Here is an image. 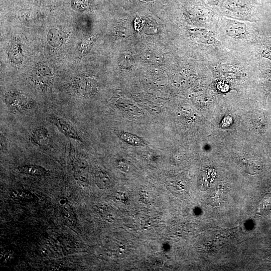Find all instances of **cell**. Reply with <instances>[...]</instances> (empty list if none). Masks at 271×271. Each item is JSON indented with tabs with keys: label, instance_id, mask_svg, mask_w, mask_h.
<instances>
[{
	"label": "cell",
	"instance_id": "6da1fadb",
	"mask_svg": "<svg viewBox=\"0 0 271 271\" xmlns=\"http://www.w3.org/2000/svg\"><path fill=\"white\" fill-rule=\"evenodd\" d=\"M5 101L9 110L14 114H20L32 109L35 101L25 94L17 90L6 93Z\"/></svg>",
	"mask_w": 271,
	"mask_h": 271
},
{
	"label": "cell",
	"instance_id": "7a4b0ae2",
	"mask_svg": "<svg viewBox=\"0 0 271 271\" xmlns=\"http://www.w3.org/2000/svg\"><path fill=\"white\" fill-rule=\"evenodd\" d=\"M96 81L89 77H77L72 81L71 88L74 93L84 97L90 96L97 90Z\"/></svg>",
	"mask_w": 271,
	"mask_h": 271
},
{
	"label": "cell",
	"instance_id": "3957f363",
	"mask_svg": "<svg viewBox=\"0 0 271 271\" xmlns=\"http://www.w3.org/2000/svg\"><path fill=\"white\" fill-rule=\"evenodd\" d=\"M47 120L66 137L78 141H82V138L74 127L65 119L54 115H50Z\"/></svg>",
	"mask_w": 271,
	"mask_h": 271
},
{
	"label": "cell",
	"instance_id": "277c9868",
	"mask_svg": "<svg viewBox=\"0 0 271 271\" xmlns=\"http://www.w3.org/2000/svg\"><path fill=\"white\" fill-rule=\"evenodd\" d=\"M29 140L32 144L42 149L48 148L51 143L49 131L43 126L33 129L29 135Z\"/></svg>",
	"mask_w": 271,
	"mask_h": 271
},
{
	"label": "cell",
	"instance_id": "5b68a950",
	"mask_svg": "<svg viewBox=\"0 0 271 271\" xmlns=\"http://www.w3.org/2000/svg\"><path fill=\"white\" fill-rule=\"evenodd\" d=\"M51 70L47 67H38L33 72L32 80L37 85L45 87L50 85L53 78Z\"/></svg>",
	"mask_w": 271,
	"mask_h": 271
},
{
	"label": "cell",
	"instance_id": "8992f818",
	"mask_svg": "<svg viewBox=\"0 0 271 271\" xmlns=\"http://www.w3.org/2000/svg\"><path fill=\"white\" fill-rule=\"evenodd\" d=\"M226 0L223 3V9H227L226 11L232 14L236 13V15H239L241 13H246L250 9V0Z\"/></svg>",
	"mask_w": 271,
	"mask_h": 271
},
{
	"label": "cell",
	"instance_id": "52a82bcc",
	"mask_svg": "<svg viewBox=\"0 0 271 271\" xmlns=\"http://www.w3.org/2000/svg\"><path fill=\"white\" fill-rule=\"evenodd\" d=\"M18 170L22 174L34 176H45L49 173L45 168L37 165H20Z\"/></svg>",
	"mask_w": 271,
	"mask_h": 271
},
{
	"label": "cell",
	"instance_id": "ba28073f",
	"mask_svg": "<svg viewBox=\"0 0 271 271\" xmlns=\"http://www.w3.org/2000/svg\"><path fill=\"white\" fill-rule=\"evenodd\" d=\"M94 178L97 185L100 188H107L111 184L110 177L105 171L100 169L96 170L94 173Z\"/></svg>",
	"mask_w": 271,
	"mask_h": 271
},
{
	"label": "cell",
	"instance_id": "9c48e42d",
	"mask_svg": "<svg viewBox=\"0 0 271 271\" xmlns=\"http://www.w3.org/2000/svg\"><path fill=\"white\" fill-rule=\"evenodd\" d=\"M121 138L126 143L134 146L142 145V141L137 137L128 133H122Z\"/></svg>",
	"mask_w": 271,
	"mask_h": 271
},
{
	"label": "cell",
	"instance_id": "30bf717a",
	"mask_svg": "<svg viewBox=\"0 0 271 271\" xmlns=\"http://www.w3.org/2000/svg\"><path fill=\"white\" fill-rule=\"evenodd\" d=\"M263 89L267 95L271 92V74L264 79L263 84Z\"/></svg>",
	"mask_w": 271,
	"mask_h": 271
},
{
	"label": "cell",
	"instance_id": "8fae6325",
	"mask_svg": "<svg viewBox=\"0 0 271 271\" xmlns=\"http://www.w3.org/2000/svg\"><path fill=\"white\" fill-rule=\"evenodd\" d=\"M1 149L3 151H6L8 149V141L5 135L1 133Z\"/></svg>",
	"mask_w": 271,
	"mask_h": 271
}]
</instances>
